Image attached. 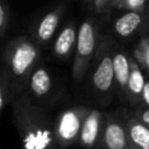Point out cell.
<instances>
[{"mask_svg":"<svg viewBox=\"0 0 149 149\" xmlns=\"http://www.w3.org/2000/svg\"><path fill=\"white\" fill-rule=\"evenodd\" d=\"M115 0H94L93 9L98 13H106L114 3Z\"/></svg>","mask_w":149,"mask_h":149,"instance_id":"19","label":"cell"},{"mask_svg":"<svg viewBox=\"0 0 149 149\" xmlns=\"http://www.w3.org/2000/svg\"><path fill=\"white\" fill-rule=\"evenodd\" d=\"M133 57V56H132ZM146 84L144 73L142 68L139 65V63L133 58L132 59V71H130V78L127 87L126 99L123 101L125 105L130 107H137L142 104V93L143 87Z\"/></svg>","mask_w":149,"mask_h":149,"instance_id":"14","label":"cell"},{"mask_svg":"<svg viewBox=\"0 0 149 149\" xmlns=\"http://www.w3.org/2000/svg\"><path fill=\"white\" fill-rule=\"evenodd\" d=\"M125 111L128 136L133 149H149V127L142 123L129 109Z\"/></svg>","mask_w":149,"mask_h":149,"instance_id":"15","label":"cell"},{"mask_svg":"<svg viewBox=\"0 0 149 149\" xmlns=\"http://www.w3.org/2000/svg\"><path fill=\"white\" fill-rule=\"evenodd\" d=\"M64 7L61 5L52 10L47 12L35 24L33 29V37L40 45L47 44L57 31Z\"/></svg>","mask_w":149,"mask_h":149,"instance_id":"10","label":"cell"},{"mask_svg":"<svg viewBox=\"0 0 149 149\" xmlns=\"http://www.w3.org/2000/svg\"><path fill=\"white\" fill-rule=\"evenodd\" d=\"M101 149H133L127 132L123 109L106 112Z\"/></svg>","mask_w":149,"mask_h":149,"instance_id":"6","label":"cell"},{"mask_svg":"<svg viewBox=\"0 0 149 149\" xmlns=\"http://www.w3.org/2000/svg\"><path fill=\"white\" fill-rule=\"evenodd\" d=\"M83 1H84V3H85L86 6H92V7H93L94 0H83Z\"/></svg>","mask_w":149,"mask_h":149,"instance_id":"22","label":"cell"},{"mask_svg":"<svg viewBox=\"0 0 149 149\" xmlns=\"http://www.w3.org/2000/svg\"><path fill=\"white\" fill-rule=\"evenodd\" d=\"M105 123L106 112L91 107L83 123L78 144L84 149H101Z\"/></svg>","mask_w":149,"mask_h":149,"instance_id":"8","label":"cell"},{"mask_svg":"<svg viewBox=\"0 0 149 149\" xmlns=\"http://www.w3.org/2000/svg\"><path fill=\"white\" fill-rule=\"evenodd\" d=\"M142 105L149 107V78L146 80L144 87H143V93H142Z\"/></svg>","mask_w":149,"mask_h":149,"instance_id":"20","label":"cell"},{"mask_svg":"<svg viewBox=\"0 0 149 149\" xmlns=\"http://www.w3.org/2000/svg\"><path fill=\"white\" fill-rule=\"evenodd\" d=\"M132 55L121 49L119 45L114 44L113 54V64H114V79H115V90L121 102L126 99L127 87L130 78L132 71Z\"/></svg>","mask_w":149,"mask_h":149,"instance_id":"9","label":"cell"},{"mask_svg":"<svg viewBox=\"0 0 149 149\" xmlns=\"http://www.w3.org/2000/svg\"><path fill=\"white\" fill-rule=\"evenodd\" d=\"M133 50L130 55L139 63L144 72L149 74V15L147 14L146 21L140 30L132 37Z\"/></svg>","mask_w":149,"mask_h":149,"instance_id":"13","label":"cell"},{"mask_svg":"<svg viewBox=\"0 0 149 149\" xmlns=\"http://www.w3.org/2000/svg\"><path fill=\"white\" fill-rule=\"evenodd\" d=\"M99 42L100 37L98 22L93 17L84 20L78 29L72 65V78L76 83H80L86 77L90 64L98 50Z\"/></svg>","mask_w":149,"mask_h":149,"instance_id":"4","label":"cell"},{"mask_svg":"<svg viewBox=\"0 0 149 149\" xmlns=\"http://www.w3.org/2000/svg\"><path fill=\"white\" fill-rule=\"evenodd\" d=\"M129 9L132 10H140V7L142 6L144 0H126Z\"/></svg>","mask_w":149,"mask_h":149,"instance_id":"21","label":"cell"},{"mask_svg":"<svg viewBox=\"0 0 149 149\" xmlns=\"http://www.w3.org/2000/svg\"><path fill=\"white\" fill-rule=\"evenodd\" d=\"M147 13L144 10H127L119 15L113 23L115 34L121 38H132L143 26Z\"/></svg>","mask_w":149,"mask_h":149,"instance_id":"11","label":"cell"},{"mask_svg":"<svg viewBox=\"0 0 149 149\" xmlns=\"http://www.w3.org/2000/svg\"><path fill=\"white\" fill-rule=\"evenodd\" d=\"M114 44L112 37H100L98 50L86 73L90 98L98 106L109 105L116 93L113 64Z\"/></svg>","mask_w":149,"mask_h":149,"instance_id":"3","label":"cell"},{"mask_svg":"<svg viewBox=\"0 0 149 149\" xmlns=\"http://www.w3.org/2000/svg\"><path fill=\"white\" fill-rule=\"evenodd\" d=\"M54 88L55 83L51 72L45 65L37 64L30 73L27 93L35 104L47 108V106L51 104L50 101L56 97Z\"/></svg>","mask_w":149,"mask_h":149,"instance_id":"7","label":"cell"},{"mask_svg":"<svg viewBox=\"0 0 149 149\" xmlns=\"http://www.w3.org/2000/svg\"><path fill=\"white\" fill-rule=\"evenodd\" d=\"M13 101V94L7 80L0 76V109L3 111L7 105H10Z\"/></svg>","mask_w":149,"mask_h":149,"instance_id":"16","label":"cell"},{"mask_svg":"<svg viewBox=\"0 0 149 149\" xmlns=\"http://www.w3.org/2000/svg\"><path fill=\"white\" fill-rule=\"evenodd\" d=\"M41 45L33 36H17L2 51L1 76L7 80L13 100L27 92L30 73L40 64Z\"/></svg>","mask_w":149,"mask_h":149,"instance_id":"2","label":"cell"},{"mask_svg":"<svg viewBox=\"0 0 149 149\" xmlns=\"http://www.w3.org/2000/svg\"><path fill=\"white\" fill-rule=\"evenodd\" d=\"M10 106L22 149H59L54 120L47 108L35 104L27 92L15 98Z\"/></svg>","mask_w":149,"mask_h":149,"instance_id":"1","label":"cell"},{"mask_svg":"<svg viewBox=\"0 0 149 149\" xmlns=\"http://www.w3.org/2000/svg\"><path fill=\"white\" fill-rule=\"evenodd\" d=\"M91 107L76 105L63 109L54 120L55 135L59 149H69L79 143L80 132Z\"/></svg>","mask_w":149,"mask_h":149,"instance_id":"5","label":"cell"},{"mask_svg":"<svg viewBox=\"0 0 149 149\" xmlns=\"http://www.w3.org/2000/svg\"><path fill=\"white\" fill-rule=\"evenodd\" d=\"M78 29L79 27L76 26L74 21H70L64 28L59 31V34L56 37V41L54 43V55L66 61L70 58L73 49H76L77 37H78Z\"/></svg>","mask_w":149,"mask_h":149,"instance_id":"12","label":"cell"},{"mask_svg":"<svg viewBox=\"0 0 149 149\" xmlns=\"http://www.w3.org/2000/svg\"><path fill=\"white\" fill-rule=\"evenodd\" d=\"M9 26V6L5 0L0 2V35L3 38Z\"/></svg>","mask_w":149,"mask_h":149,"instance_id":"17","label":"cell"},{"mask_svg":"<svg viewBox=\"0 0 149 149\" xmlns=\"http://www.w3.org/2000/svg\"><path fill=\"white\" fill-rule=\"evenodd\" d=\"M132 112L142 123H144L146 126L149 127V107L148 106H144L141 104L137 107L133 108Z\"/></svg>","mask_w":149,"mask_h":149,"instance_id":"18","label":"cell"}]
</instances>
